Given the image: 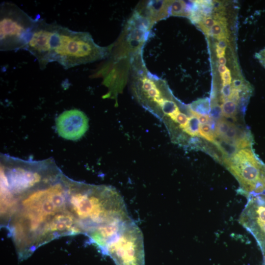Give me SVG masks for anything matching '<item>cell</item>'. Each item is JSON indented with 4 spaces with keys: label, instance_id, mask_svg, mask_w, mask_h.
Segmentation results:
<instances>
[{
    "label": "cell",
    "instance_id": "6da1fadb",
    "mask_svg": "<svg viewBox=\"0 0 265 265\" xmlns=\"http://www.w3.org/2000/svg\"><path fill=\"white\" fill-rule=\"evenodd\" d=\"M73 182L53 160L45 159L19 186L3 192L7 209L3 217L19 255L27 257L44 243L78 232L70 200Z\"/></svg>",
    "mask_w": 265,
    "mask_h": 265
},
{
    "label": "cell",
    "instance_id": "7a4b0ae2",
    "mask_svg": "<svg viewBox=\"0 0 265 265\" xmlns=\"http://www.w3.org/2000/svg\"><path fill=\"white\" fill-rule=\"evenodd\" d=\"M111 47L98 45L88 32L75 31L39 19L25 50L36 58L41 69L57 62L67 69L105 59Z\"/></svg>",
    "mask_w": 265,
    "mask_h": 265
},
{
    "label": "cell",
    "instance_id": "3957f363",
    "mask_svg": "<svg viewBox=\"0 0 265 265\" xmlns=\"http://www.w3.org/2000/svg\"><path fill=\"white\" fill-rule=\"evenodd\" d=\"M70 200L82 232L87 235L103 226L131 218L122 196L111 186L74 181Z\"/></svg>",
    "mask_w": 265,
    "mask_h": 265
},
{
    "label": "cell",
    "instance_id": "277c9868",
    "mask_svg": "<svg viewBox=\"0 0 265 265\" xmlns=\"http://www.w3.org/2000/svg\"><path fill=\"white\" fill-rule=\"evenodd\" d=\"M39 19L32 18L13 3H1L0 6V50L11 51L26 49Z\"/></svg>",
    "mask_w": 265,
    "mask_h": 265
},
{
    "label": "cell",
    "instance_id": "5b68a950",
    "mask_svg": "<svg viewBox=\"0 0 265 265\" xmlns=\"http://www.w3.org/2000/svg\"><path fill=\"white\" fill-rule=\"evenodd\" d=\"M102 253L110 257L115 265H145L143 234L130 218L123 222Z\"/></svg>",
    "mask_w": 265,
    "mask_h": 265
},
{
    "label": "cell",
    "instance_id": "8992f818",
    "mask_svg": "<svg viewBox=\"0 0 265 265\" xmlns=\"http://www.w3.org/2000/svg\"><path fill=\"white\" fill-rule=\"evenodd\" d=\"M223 164L238 181L239 194L248 198L265 194V164L251 148L239 150Z\"/></svg>",
    "mask_w": 265,
    "mask_h": 265
},
{
    "label": "cell",
    "instance_id": "52a82bcc",
    "mask_svg": "<svg viewBox=\"0 0 265 265\" xmlns=\"http://www.w3.org/2000/svg\"><path fill=\"white\" fill-rule=\"evenodd\" d=\"M155 24L136 9L128 20L123 33V44L132 56L142 51L145 43L152 36Z\"/></svg>",
    "mask_w": 265,
    "mask_h": 265
},
{
    "label": "cell",
    "instance_id": "ba28073f",
    "mask_svg": "<svg viewBox=\"0 0 265 265\" xmlns=\"http://www.w3.org/2000/svg\"><path fill=\"white\" fill-rule=\"evenodd\" d=\"M57 133L62 138L70 140L80 138L88 129V119L82 111L73 109L60 114L56 119Z\"/></svg>",
    "mask_w": 265,
    "mask_h": 265
},
{
    "label": "cell",
    "instance_id": "9c48e42d",
    "mask_svg": "<svg viewBox=\"0 0 265 265\" xmlns=\"http://www.w3.org/2000/svg\"><path fill=\"white\" fill-rule=\"evenodd\" d=\"M168 7L169 0H149L136 10L155 24L169 16Z\"/></svg>",
    "mask_w": 265,
    "mask_h": 265
},
{
    "label": "cell",
    "instance_id": "30bf717a",
    "mask_svg": "<svg viewBox=\"0 0 265 265\" xmlns=\"http://www.w3.org/2000/svg\"><path fill=\"white\" fill-rule=\"evenodd\" d=\"M213 17L216 20L215 25L211 28L210 35L219 40L227 39L229 33L227 28V19L222 15L216 13Z\"/></svg>",
    "mask_w": 265,
    "mask_h": 265
},
{
    "label": "cell",
    "instance_id": "8fae6325",
    "mask_svg": "<svg viewBox=\"0 0 265 265\" xmlns=\"http://www.w3.org/2000/svg\"><path fill=\"white\" fill-rule=\"evenodd\" d=\"M192 4L189 5L183 0H169V15L174 16L189 17Z\"/></svg>",
    "mask_w": 265,
    "mask_h": 265
},
{
    "label": "cell",
    "instance_id": "7c38bea8",
    "mask_svg": "<svg viewBox=\"0 0 265 265\" xmlns=\"http://www.w3.org/2000/svg\"><path fill=\"white\" fill-rule=\"evenodd\" d=\"M191 112L198 115H209L210 100L208 98L199 99L188 105Z\"/></svg>",
    "mask_w": 265,
    "mask_h": 265
},
{
    "label": "cell",
    "instance_id": "4fadbf2b",
    "mask_svg": "<svg viewBox=\"0 0 265 265\" xmlns=\"http://www.w3.org/2000/svg\"><path fill=\"white\" fill-rule=\"evenodd\" d=\"M220 107L223 116L235 119L238 112L237 103L231 100H229L223 102Z\"/></svg>",
    "mask_w": 265,
    "mask_h": 265
},
{
    "label": "cell",
    "instance_id": "5bb4252c",
    "mask_svg": "<svg viewBox=\"0 0 265 265\" xmlns=\"http://www.w3.org/2000/svg\"><path fill=\"white\" fill-rule=\"evenodd\" d=\"M199 137L213 143L215 142L216 139L215 132L209 124L200 125Z\"/></svg>",
    "mask_w": 265,
    "mask_h": 265
},
{
    "label": "cell",
    "instance_id": "9a60e30c",
    "mask_svg": "<svg viewBox=\"0 0 265 265\" xmlns=\"http://www.w3.org/2000/svg\"><path fill=\"white\" fill-rule=\"evenodd\" d=\"M216 20L213 17L205 16L196 24L205 34L210 35L211 28L215 25Z\"/></svg>",
    "mask_w": 265,
    "mask_h": 265
},
{
    "label": "cell",
    "instance_id": "2e32d148",
    "mask_svg": "<svg viewBox=\"0 0 265 265\" xmlns=\"http://www.w3.org/2000/svg\"><path fill=\"white\" fill-rule=\"evenodd\" d=\"M231 124V122L223 117L217 121L215 130L216 137L222 138L229 129Z\"/></svg>",
    "mask_w": 265,
    "mask_h": 265
},
{
    "label": "cell",
    "instance_id": "e0dca14e",
    "mask_svg": "<svg viewBox=\"0 0 265 265\" xmlns=\"http://www.w3.org/2000/svg\"><path fill=\"white\" fill-rule=\"evenodd\" d=\"M209 116L211 119L214 121H218L222 118V114L221 107L217 104H214L211 106V109L209 113Z\"/></svg>",
    "mask_w": 265,
    "mask_h": 265
},
{
    "label": "cell",
    "instance_id": "ac0fdd59",
    "mask_svg": "<svg viewBox=\"0 0 265 265\" xmlns=\"http://www.w3.org/2000/svg\"><path fill=\"white\" fill-rule=\"evenodd\" d=\"M232 86L231 84H226L222 85L221 90V101L224 102L230 100L232 93Z\"/></svg>",
    "mask_w": 265,
    "mask_h": 265
},
{
    "label": "cell",
    "instance_id": "d6986e66",
    "mask_svg": "<svg viewBox=\"0 0 265 265\" xmlns=\"http://www.w3.org/2000/svg\"><path fill=\"white\" fill-rule=\"evenodd\" d=\"M222 80V85L226 84H231L232 82V77L230 70L228 69L224 73L220 74Z\"/></svg>",
    "mask_w": 265,
    "mask_h": 265
},
{
    "label": "cell",
    "instance_id": "ffe728a7",
    "mask_svg": "<svg viewBox=\"0 0 265 265\" xmlns=\"http://www.w3.org/2000/svg\"><path fill=\"white\" fill-rule=\"evenodd\" d=\"M192 114L195 115L198 118L201 124H208L210 121L211 118L209 115H198L194 113Z\"/></svg>",
    "mask_w": 265,
    "mask_h": 265
},
{
    "label": "cell",
    "instance_id": "44dd1931",
    "mask_svg": "<svg viewBox=\"0 0 265 265\" xmlns=\"http://www.w3.org/2000/svg\"><path fill=\"white\" fill-rule=\"evenodd\" d=\"M256 56L261 64L265 68V49L257 53Z\"/></svg>",
    "mask_w": 265,
    "mask_h": 265
},
{
    "label": "cell",
    "instance_id": "7402d4cb",
    "mask_svg": "<svg viewBox=\"0 0 265 265\" xmlns=\"http://www.w3.org/2000/svg\"><path fill=\"white\" fill-rule=\"evenodd\" d=\"M228 43H229V40L228 39H223L221 40H219L216 43V47H218L222 49L226 50L228 46Z\"/></svg>",
    "mask_w": 265,
    "mask_h": 265
},
{
    "label": "cell",
    "instance_id": "603a6c76",
    "mask_svg": "<svg viewBox=\"0 0 265 265\" xmlns=\"http://www.w3.org/2000/svg\"><path fill=\"white\" fill-rule=\"evenodd\" d=\"M216 56L218 58L224 56L225 54V50L218 47H216Z\"/></svg>",
    "mask_w": 265,
    "mask_h": 265
},
{
    "label": "cell",
    "instance_id": "cb8c5ba5",
    "mask_svg": "<svg viewBox=\"0 0 265 265\" xmlns=\"http://www.w3.org/2000/svg\"><path fill=\"white\" fill-rule=\"evenodd\" d=\"M228 68L224 65H219L218 67V70L220 74L224 73Z\"/></svg>",
    "mask_w": 265,
    "mask_h": 265
},
{
    "label": "cell",
    "instance_id": "d4e9b609",
    "mask_svg": "<svg viewBox=\"0 0 265 265\" xmlns=\"http://www.w3.org/2000/svg\"><path fill=\"white\" fill-rule=\"evenodd\" d=\"M218 62L220 65H225L226 63V59L224 56H222L218 58Z\"/></svg>",
    "mask_w": 265,
    "mask_h": 265
}]
</instances>
